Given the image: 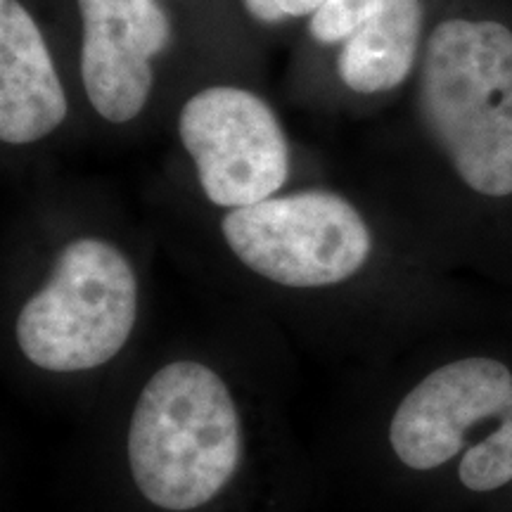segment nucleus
Returning a JSON list of instances; mask_svg holds the SVG:
<instances>
[{
    "label": "nucleus",
    "mask_w": 512,
    "mask_h": 512,
    "mask_svg": "<svg viewBox=\"0 0 512 512\" xmlns=\"http://www.w3.org/2000/svg\"><path fill=\"white\" fill-rule=\"evenodd\" d=\"M418 100L460 181L512 195V31L496 19L439 22L422 48Z\"/></svg>",
    "instance_id": "1"
},
{
    "label": "nucleus",
    "mask_w": 512,
    "mask_h": 512,
    "mask_svg": "<svg viewBox=\"0 0 512 512\" xmlns=\"http://www.w3.org/2000/svg\"><path fill=\"white\" fill-rule=\"evenodd\" d=\"M128 467L147 503L169 512L214 501L240 465V415L209 366L174 361L145 384L128 425Z\"/></svg>",
    "instance_id": "2"
},
{
    "label": "nucleus",
    "mask_w": 512,
    "mask_h": 512,
    "mask_svg": "<svg viewBox=\"0 0 512 512\" xmlns=\"http://www.w3.org/2000/svg\"><path fill=\"white\" fill-rule=\"evenodd\" d=\"M138 304L128 256L110 240L76 238L57 252L46 283L19 309L17 347L48 373L100 368L126 347Z\"/></svg>",
    "instance_id": "3"
},
{
    "label": "nucleus",
    "mask_w": 512,
    "mask_h": 512,
    "mask_svg": "<svg viewBox=\"0 0 512 512\" xmlns=\"http://www.w3.org/2000/svg\"><path fill=\"white\" fill-rule=\"evenodd\" d=\"M221 235L242 266L294 290L344 283L373 254L368 221L332 190H299L230 209Z\"/></svg>",
    "instance_id": "4"
},
{
    "label": "nucleus",
    "mask_w": 512,
    "mask_h": 512,
    "mask_svg": "<svg viewBox=\"0 0 512 512\" xmlns=\"http://www.w3.org/2000/svg\"><path fill=\"white\" fill-rule=\"evenodd\" d=\"M176 131L214 207H252L290 181L292 147L283 121L245 86L214 83L195 91L178 110Z\"/></svg>",
    "instance_id": "5"
},
{
    "label": "nucleus",
    "mask_w": 512,
    "mask_h": 512,
    "mask_svg": "<svg viewBox=\"0 0 512 512\" xmlns=\"http://www.w3.org/2000/svg\"><path fill=\"white\" fill-rule=\"evenodd\" d=\"M79 74L95 114L112 126L136 121L155 93V62L174 46L162 0H76Z\"/></svg>",
    "instance_id": "6"
},
{
    "label": "nucleus",
    "mask_w": 512,
    "mask_h": 512,
    "mask_svg": "<svg viewBox=\"0 0 512 512\" xmlns=\"http://www.w3.org/2000/svg\"><path fill=\"white\" fill-rule=\"evenodd\" d=\"M512 408V373L496 358H460L415 384L396 408L389 444L411 470H434L463 451L467 432Z\"/></svg>",
    "instance_id": "7"
},
{
    "label": "nucleus",
    "mask_w": 512,
    "mask_h": 512,
    "mask_svg": "<svg viewBox=\"0 0 512 512\" xmlns=\"http://www.w3.org/2000/svg\"><path fill=\"white\" fill-rule=\"evenodd\" d=\"M420 0H328L309 19V36L337 48L335 72L347 91L382 95L401 88L422 57Z\"/></svg>",
    "instance_id": "8"
},
{
    "label": "nucleus",
    "mask_w": 512,
    "mask_h": 512,
    "mask_svg": "<svg viewBox=\"0 0 512 512\" xmlns=\"http://www.w3.org/2000/svg\"><path fill=\"white\" fill-rule=\"evenodd\" d=\"M67 117V88L41 24L22 0H0V140L36 145Z\"/></svg>",
    "instance_id": "9"
},
{
    "label": "nucleus",
    "mask_w": 512,
    "mask_h": 512,
    "mask_svg": "<svg viewBox=\"0 0 512 512\" xmlns=\"http://www.w3.org/2000/svg\"><path fill=\"white\" fill-rule=\"evenodd\" d=\"M460 482L465 489L486 494L512 482V408L489 437L470 446L460 458Z\"/></svg>",
    "instance_id": "10"
},
{
    "label": "nucleus",
    "mask_w": 512,
    "mask_h": 512,
    "mask_svg": "<svg viewBox=\"0 0 512 512\" xmlns=\"http://www.w3.org/2000/svg\"><path fill=\"white\" fill-rule=\"evenodd\" d=\"M328 0H240L242 10L264 27L311 19Z\"/></svg>",
    "instance_id": "11"
}]
</instances>
